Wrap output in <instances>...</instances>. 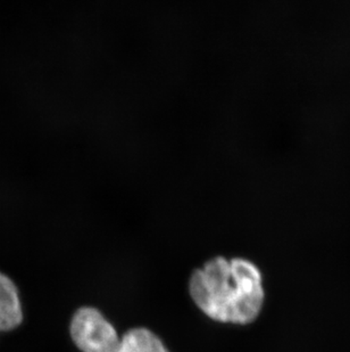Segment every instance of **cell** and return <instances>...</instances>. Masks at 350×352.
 Here are the masks:
<instances>
[{
	"instance_id": "cell-3",
	"label": "cell",
	"mask_w": 350,
	"mask_h": 352,
	"mask_svg": "<svg viewBox=\"0 0 350 352\" xmlns=\"http://www.w3.org/2000/svg\"><path fill=\"white\" fill-rule=\"evenodd\" d=\"M23 322L20 293L15 283L0 272V332H10Z\"/></svg>"
},
{
	"instance_id": "cell-4",
	"label": "cell",
	"mask_w": 350,
	"mask_h": 352,
	"mask_svg": "<svg viewBox=\"0 0 350 352\" xmlns=\"http://www.w3.org/2000/svg\"><path fill=\"white\" fill-rule=\"evenodd\" d=\"M119 352H170L159 336L142 327L130 329L121 336Z\"/></svg>"
},
{
	"instance_id": "cell-2",
	"label": "cell",
	"mask_w": 350,
	"mask_h": 352,
	"mask_svg": "<svg viewBox=\"0 0 350 352\" xmlns=\"http://www.w3.org/2000/svg\"><path fill=\"white\" fill-rule=\"evenodd\" d=\"M70 334L81 352L119 351L121 338L115 327L93 307L76 310L71 320Z\"/></svg>"
},
{
	"instance_id": "cell-1",
	"label": "cell",
	"mask_w": 350,
	"mask_h": 352,
	"mask_svg": "<svg viewBox=\"0 0 350 352\" xmlns=\"http://www.w3.org/2000/svg\"><path fill=\"white\" fill-rule=\"evenodd\" d=\"M189 292L209 318L230 325L254 322L266 298L261 270L245 258L215 256L192 274Z\"/></svg>"
}]
</instances>
